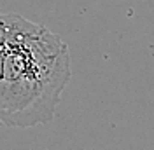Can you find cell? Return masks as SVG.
Instances as JSON below:
<instances>
[{
    "mask_svg": "<svg viewBox=\"0 0 154 150\" xmlns=\"http://www.w3.org/2000/svg\"><path fill=\"white\" fill-rule=\"evenodd\" d=\"M5 18V59L0 87V126L51 124L72 79L68 46L46 26L14 12Z\"/></svg>",
    "mask_w": 154,
    "mask_h": 150,
    "instance_id": "1",
    "label": "cell"
},
{
    "mask_svg": "<svg viewBox=\"0 0 154 150\" xmlns=\"http://www.w3.org/2000/svg\"><path fill=\"white\" fill-rule=\"evenodd\" d=\"M4 59H5V18L0 12V87L4 79Z\"/></svg>",
    "mask_w": 154,
    "mask_h": 150,
    "instance_id": "2",
    "label": "cell"
}]
</instances>
